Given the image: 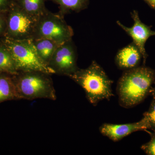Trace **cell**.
<instances>
[{
	"label": "cell",
	"instance_id": "15",
	"mask_svg": "<svg viewBox=\"0 0 155 155\" xmlns=\"http://www.w3.org/2000/svg\"><path fill=\"white\" fill-rule=\"evenodd\" d=\"M46 1V0H17L15 2L26 13L38 18L48 10L45 5Z\"/></svg>",
	"mask_w": 155,
	"mask_h": 155
},
{
	"label": "cell",
	"instance_id": "22",
	"mask_svg": "<svg viewBox=\"0 0 155 155\" xmlns=\"http://www.w3.org/2000/svg\"><path fill=\"white\" fill-rule=\"evenodd\" d=\"M11 1H12V2H16V1H17V0H11Z\"/></svg>",
	"mask_w": 155,
	"mask_h": 155
},
{
	"label": "cell",
	"instance_id": "7",
	"mask_svg": "<svg viewBox=\"0 0 155 155\" xmlns=\"http://www.w3.org/2000/svg\"><path fill=\"white\" fill-rule=\"evenodd\" d=\"M76 48L72 39L60 45L50 60L49 67L55 74L69 77L79 69Z\"/></svg>",
	"mask_w": 155,
	"mask_h": 155
},
{
	"label": "cell",
	"instance_id": "10",
	"mask_svg": "<svg viewBox=\"0 0 155 155\" xmlns=\"http://www.w3.org/2000/svg\"><path fill=\"white\" fill-rule=\"evenodd\" d=\"M142 57L138 48L133 42L118 52L115 62L119 69L129 70L138 67Z\"/></svg>",
	"mask_w": 155,
	"mask_h": 155
},
{
	"label": "cell",
	"instance_id": "2",
	"mask_svg": "<svg viewBox=\"0 0 155 155\" xmlns=\"http://www.w3.org/2000/svg\"><path fill=\"white\" fill-rule=\"evenodd\" d=\"M69 78L80 85L85 93L87 99L96 106L103 100L109 101L114 95L112 90L113 81L96 61L86 69H78Z\"/></svg>",
	"mask_w": 155,
	"mask_h": 155
},
{
	"label": "cell",
	"instance_id": "13",
	"mask_svg": "<svg viewBox=\"0 0 155 155\" xmlns=\"http://www.w3.org/2000/svg\"><path fill=\"white\" fill-rule=\"evenodd\" d=\"M53 2L59 5L58 12L61 16H65L71 12L76 13L86 9L90 0H46Z\"/></svg>",
	"mask_w": 155,
	"mask_h": 155
},
{
	"label": "cell",
	"instance_id": "20",
	"mask_svg": "<svg viewBox=\"0 0 155 155\" xmlns=\"http://www.w3.org/2000/svg\"><path fill=\"white\" fill-rule=\"evenodd\" d=\"M153 8L155 9V0H145Z\"/></svg>",
	"mask_w": 155,
	"mask_h": 155
},
{
	"label": "cell",
	"instance_id": "18",
	"mask_svg": "<svg viewBox=\"0 0 155 155\" xmlns=\"http://www.w3.org/2000/svg\"><path fill=\"white\" fill-rule=\"evenodd\" d=\"M6 26V13H0V37L4 36Z\"/></svg>",
	"mask_w": 155,
	"mask_h": 155
},
{
	"label": "cell",
	"instance_id": "9",
	"mask_svg": "<svg viewBox=\"0 0 155 155\" xmlns=\"http://www.w3.org/2000/svg\"><path fill=\"white\" fill-rule=\"evenodd\" d=\"M148 129L147 121L144 117L140 121L134 123L125 124L104 123L99 128L101 134L114 142L119 141L135 131H146Z\"/></svg>",
	"mask_w": 155,
	"mask_h": 155
},
{
	"label": "cell",
	"instance_id": "4",
	"mask_svg": "<svg viewBox=\"0 0 155 155\" xmlns=\"http://www.w3.org/2000/svg\"><path fill=\"white\" fill-rule=\"evenodd\" d=\"M1 41L11 53L18 72L37 71L55 74L39 57L31 39L15 40L2 37Z\"/></svg>",
	"mask_w": 155,
	"mask_h": 155
},
{
	"label": "cell",
	"instance_id": "1",
	"mask_svg": "<svg viewBox=\"0 0 155 155\" xmlns=\"http://www.w3.org/2000/svg\"><path fill=\"white\" fill-rule=\"evenodd\" d=\"M155 83V71L142 66L125 70L118 81L117 93L119 105L125 108L133 107L150 94Z\"/></svg>",
	"mask_w": 155,
	"mask_h": 155
},
{
	"label": "cell",
	"instance_id": "19",
	"mask_svg": "<svg viewBox=\"0 0 155 155\" xmlns=\"http://www.w3.org/2000/svg\"><path fill=\"white\" fill-rule=\"evenodd\" d=\"M11 0H0V13H7L10 5H11Z\"/></svg>",
	"mask_w": 155,
	"mask_h": 155
},
{
	"label": "cell",
	"instance_id": "8",
	"mask_svg": "<svg viewBox=\"0 0 155 155\" xmlns=\"http://www.w3.org/2000/svg\"><path fill=\"white\" fill-rule=\"evenodd\" d=\"M131 16L134 22L132 27H126L119 21H117V23L132 38L134 43L138 48L141 53L143 64L145 65L148 56L145 45L150 37L155 36V31L152 30L150 27L141 22L139 17L138 12L134 10L131 12Z\"/></svg>",
	"mask_w": 155,
	"mask_h": 155
},
{
	"label": "cell",
	"instance_id": "16",
	"mask_svg": "<svg viewBox=\"0 0 155 155\" xmlns=\"http://www.w3.org/2000/svg\"><path fill=\"white\" fill-rule=\"evenodd\" d=\"M143 116L147 121L148 129L155 131V98H153L148 110Z\"/></svg>",
	"mask_w": 155,
	"mask_h": 155
},
{
	"label": "cell",
	"instance_id": "14",
	"mask_svg": "<svg viewBox=\"0 0 155 155\" xmlns=\"http://www.w3.org/2000/svg\"><path fill=\"white\" fill-rule=\"evenodd\" d=\"M18 72L11 53L5 45L0 41V74L15 75Z\"/></svg>",
	"mask_w": 155,
	"mask_h": 155
},
{
	"label": "cell",
	"instance_id": "3",
	"mask_svg": "<svg viewBox=\"0 0 155 155\" xmlns=\"http://www.w3.org/2000/svg\"><path fill=\"white\" fill-rule=\"evenodd\" d=\"M51 74L37 71H19L13 75L19 100L57 99Z\"/></svg>",
	"mask_w": 155,
	"mask_h": 155
},
{
	"label": "cell",
	"instance_id": "12",
	"mask_svg": "<svg viewBox=\"0 0 155 155\" xmlns=\"http://www.w3.org/2000/svg\"><path fill=\"white\" fill-rule=\"evenodd\" d=\"M13 75L6 73L0 74V103L19 100Z\"/></svg>",
	"mask_w": 155,
	"mask_h": 155
},
{
	"label": "cell",
	"instance_id": "5",
	"mask_svg": "<svg viewBox=\"0 0 155 155\" xmlns=\"http://www.w3.org/2000/svg\"><path fill=\"white\" fill-rule=\"evenodd\" d=\"M64 16L48 10L39 17L32 39L46 38L61 45L72 39L74 32Z\"/></svg>",
	"mask_w": 155,
	"mask_h": 155
},
{
	"label": "cell",
	"instance_id": "11",
	"mask_svg": "<svg viewBox=\"0 0 155 155\" xmlns=\"http://www.w3.org/2000/svg\"><path fill=\"white\" fill-rule=\"evenodd\" d=\"M31 41L39 57L48 65L54 53L60 45L46 38L34 39Z\"/></svg>",
	"mask_w": 155,
	"mask_h": 155
},
{
	"label": "cell",
	"instance_id": "6",
	"mask_svg": "<svg viewBox=\"0 0 155 155\" xmlns=\"http://www.w3.org/2000/svg\"><path fill=\"white\" fill-rule=\"evenodd\" d=\"M6 18L3 37L15 40L32 39L38 18L26 13L14 2H11Z\"/></svg>",
	"mask_w": 155,
	"mask_h": 155
},
{
	"label": "cell",
	"instance_id": "21",
	"mask_svg": "<svg viewBox=\"0 0 155 155\" xmlns=\"http://www.w3.org/2000/svg\"><path fill=\"white\" fill-rule=\"evenodd\" d=\"M150 94L153 96V98H155V86L154 87H153L151 91Z\"/></svg>",
	"mask_w": 155,
	"mask_h": 155
},
{
	"label": "cell",
	"instance_id": "17",
	"mask_svg": "<svg viewBox=\"0 0 155 155\" xmlns=\"http://www.w3.org/2000/svg\"><path fill=\"white\" fill-rule=\"evenodd\" d=\"M150 135V140L148 142L142 145L141 149L148 155H155V131L153 133L146 130Z\"/></svg>",
	"mask_w": 155,
	"mask_h": 155
}]
</instances>
